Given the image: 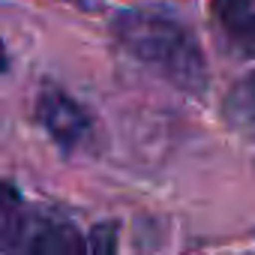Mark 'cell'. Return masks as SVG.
<instances>
[{
    "label": "cell",
    "mask_w": 255,
    "mask_h": 255,
    "mask_svg": "<svg viewBox=\"0 0 255 255\" xmlns=\"http://www.w3.org/2000/svg\"><path fill=\"white\" fill-rule=\"evenodd\" d=\"M117 45L141 66L183 93L201 96L207 87V57L195 30L165 6H132L114 15Z\"/></svg>",
    "instance_id": "obj_1"
},
{
    "label": "cell",
    "mask_w": 255,
    "mask_h": 255,
    "mask_svg": "<svg viewBox=\"0 0 255 255\" xmlns=\"http://www.w3.org/2000/svg\"><path fill=\"white\" fill-rule=\"evenodd\" d=\"M90 249L81 228L48 207L24 201V195L0 180V252H81Z\"/></svg>",
    "instance_id": "obj_2"
},
{
    "label": "cell",
    "mask_w": 255,
    "mask_h": 255,
    "mask_svg": "<svg viewBox=\"0 0 255 255\" xmlns=\"http://www.w3.org/2000/svg\"><path fill=\"white\" fill-rule=\"evenodd\" d=\"M36 120L42 123V129L51 135V141L63 153H75V150L87 147L96 135V123H93L90 111L57 87H45L39 93Z\"/></svg>",
    "instance_id": "obj_3"
},
{
    "label": "cell",
    "mask_w": 255,
    "mask_h": 255,
    "mask_svg": "<svg viewBox=\"0 0 255 255\" xmlns=\"http://www.w3.org/2000/svg\"><path fill=\"white\" fill-rule=\"evenodd\" d=\"M210 9L222 42L240 57H255V0H210Z\"/></svg>",
    "instance_id": "obj_4"
},
{
    "label": "cell",
    "mask_w": 255,
    "mask_h": 255,
    "mask_svg": "<svg viewBox=\"0 0 255 255\" xmlns=\"http://www.w3.org/2000/svg\"><path fill=\"white\" fill-rule=\"evenodd\" d=\"M228 117L237 123H255V72L234 84V90L225 99Z\"/></svg>",
    "instance_id": "obj_5"
}]
</instances>
